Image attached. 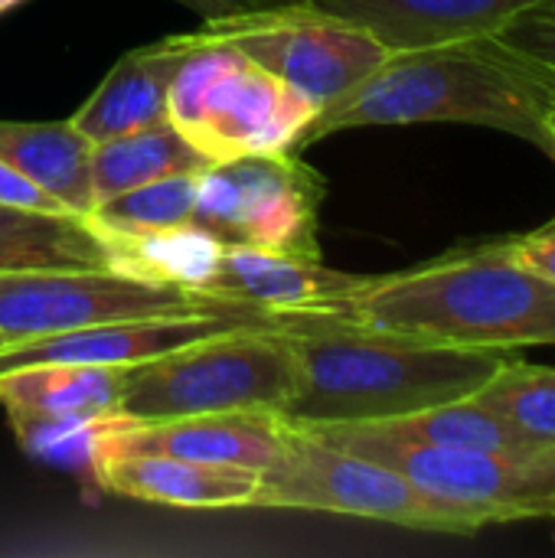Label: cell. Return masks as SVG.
Wrapping results in <instances>:
<instances>
[{
  "mask_svg": "<svg viewBox=\"0 0 555 558\" xmlns=\"http://www.w3.org/2000/svg\"><path fill=\"white\" fill-rule=\"evenodd\" d=\"M298 360L288 422L373 425L474 396L510 353L461 350L379 330L340 311L281 314Z\"/></svg>",
  "mask_w": 555,
  "mask_h": 558,
  "instance_id": "obj_1",
  "label": "cell"
},
{
  "mask_svg": "<svg viewBox=\"0 0 555 558\" xmlns=\"http://www.w3.org/2000/svg\"><path fill=\"white\" fill-rule=\"evenodd\" d=\"M555 75L497 33L389 52L350 95L311 118L298 154L317 141L379 124H478L546 147Z\"/></svg>",
  "mask_w": 555,
  "mask_h": 558,
  "instance_id": "obj_2",
  "label": "cell"
},
{
  "mask_svg": "<svg viewBox=\"0 0 555 558\" xmlns=\"http://www.w3.org/2000/svg\"><path fill=\"white\" fill-rule=\"evenodd\" d=\"M334 311L461 350L517 353L555 343V281L530 268L510 239L409 271L363 275Z\"/></svg>",
  "mask_w": 555,
  "mask_h": 558,
  "instance_id": "obj_3",
  "label": "cell"
},
{
  "mask_svg": "<svg viewBox=\"0 0 555 558\" xmlns=\"http://www.w3.org/2000/svg\"><path fill=\"white\" fill-rule=\"evenodd\" d=\"M298 392V360L281 330L268 324L232 327L124 369L118 415L160 422L203 412L262 409L285 415Z\"/></svg>",
  "mask_w": 555,
  "mask_h": 558,
  "instance_id": "obj_4",
  "label": "cell"
},
{
  "mask_svg": "<svg viewBox=\"0 0 555 558\" xmlns=\"http://www.w3.org/2000/svg\"><path fill=\"white\" fill-rule=\"evenodd\" d=\"M167 95V118L209 160L294 150L317 105L239 49L193 43Z\"/></svg>",
  "mask_w": 555,
  "mask_h": 558,
  "instance_id": "obj_5",
  "label": "cell"
},
{
  "mask_svg": "<svg viewBox=\"0 0 555 558\" xmlns=\"http://www.w3.org/2000/svg\"><path fill=\"white\" fill-rule=\"evenodd\" d=\"M304 428V425H301ZM321 441L373 458L478 526L555 520V448L478 451L393 438L376 425H314Z\"/></svg>",
  "mask_w": 555,
  "mask_h": 558,
  "instance_id": "obj_6",
  "label": "cell"
},
{
  "mask_svg": "<svg viewBox=\"0 0 555 558\" xmlns=\"http://www.w3.org/2000/svg\"><path fill=\"white\" fill-rule=\"evenodd\" d=\"M249 507L337 513L451 536H471L481 530L464 513L419 490L399 471L373 458L340 451L294 422L278 458L258 474Z\"/></svg>",
  "mask_w": 555,
  "mask_h": 558,
  "instance_id": "obj_7",
  "label": "cell"
},
{
  "mask_svg": "<svg viewBox=\"0 0 555 558\" xmlns=\"http://www.w3.org/2000/svg\"><path fill=\"white\" fill-rule=\"evenodd\" d=\"M324 177L298 150L249 154L196 173L190 222L222 245L321 255Z\"/></svg>",
  "mask_w": 555,
  "mask_h": 558,
  "instance_id": "obj_8",
  "label": "cell"
},
{
  "mask_svg": "<svg viewBox=\"0 0 555 558\" xmlns=\"http://www.w3.org/2000/svg\"><path fill=\"white\" fill-rule=\"evenodd\" d=\"M193 43H222L307 95L317 111L350 95L389 56L366 29L307 3L203 23Z\"/></svg>",
  "mask_w": 555,
  "mask_h": 558,
  "instance_id": "obj_9",
  "label": "cell"
},
{
  "mask_svg": "<svg viewBox=\"0 0 555 558\" xmlns=\"http://www.w3.org/2000/svg\"><path fill=\"white\" fill-rule=\"evenodd\" d=\"M252 311L222 304L196 294L193 288L170 281H147L114 268H79V271H3L0 275V333L13 343L69 333L111 320L141 317H186ZM262 314V311H252Z\"/></svg>",
  "mask_w": 555,
  "mask_h": 558,
  "instance_id": "obj_10",
  "label": "cell"
},
{
  "mask_svg": "<svg viewBox=\"0 0 555 558\" xmlns=\"http://www.w3.org/2000/svg\"><path fill=\"white\" fill-rule=\"evenodd\" d=\"M291 422L278 412L262 409H232V412H203L160 422H128L114 418L95 448L118 451H157L200 464L245 468L262 474L281 451Z\"/></svg>",
  "mask_w": 555,
  "mask_h": 558,
  "instance_id": "obj_11",
  "label": "cell"
},
{
  "mask_svg": "<svg viewBox=\"0 0 555 558\" xmlns=\"http://www.w3.org/2000/svg\"><path fill=\"white\" fill-rule=\"evenodd\" d=\"M272 314L252 311H219V314H186V317H141V320H111L69 333L20 340L0 350V373L29 366V363H95V366H134L203 337L268 324Z\"/></svg>",
  "mask_w": 555,
  "mask_h": 558,
  "instance_id": "obj_12",
  "label": "cell"
},
{
  "mask_svg": "<svg viewBox=\"0 0 555 558\" xmlns=\"http://www.w3.org/2000/svg\"><path fill=\"white\" fill-rule=\"evenodd\" d=\"M363 275L327 268L321 255L255 245H222L213 271L196 288L209 301L252 307L272 317L334 311Z\"/></svg>",
  "mask_w": 555,
  "mask_h": 558,
  "instance_id": "obj_13",
  "label": "cell"
},
{
  "mask_svg": "<svg viewBox=\"0 0 555 558\" xmlns=\"http://www.w3.org/2000/svg\"><path fill=\"white\" fill-rule=\"evenodd\" d=\"M88 474L108 494L141 504L173 507V510L249 507L258 487V474L245 468L200 464L173 454L118 451V448H95Z\"/></svg>",
  "mask_w": 555,
  "mask_h": 558,
  "instance_id": "obj_14",
  "label": "cell"
},
{
  "mask_svg": "<svg viewBox=\"0 0 555 558\" xmlns=\"http://www.w3.org/2000/svg\"><path fill=\"white\" fill-rule=\"evenodd\" d=\"M376 36L389 52L497 33L533 0H304Z\"/></svg>",
  "mask_w": 555,
  "mask_h": 558,
  "instance_id": "obj_15",
  "label": "cell"
},
{
  "mask_svg": "<svg viewBox=\"0 0 555 558\" xmlns=\"http://www.w3.org/2000/svg\"><path fill=\"white\" fill-rule=\"evenodd\" d=\"M190 49L193 46L186 43V36L177 33L160 43L124 52L69 121L92 144L164 121L170 82Z\"/></svg>",
  "mask_w": 555,
  "mask_h": 558,
  "instance_id": "obj_16",
  "label": "cell"
},
{
  "mask_svg": "<svg viewBox=\"0 0 555 558\" xmlns=\"http://www.w3.org/2000/svg\"><path fill=\"white\" fill-rule=\"evenodd\" d=\"M88 150L92 141L72 121H0V160L82 219L95 203Z\"/></svg>",
  "mask_w": 555,
  "mask_h": 558,
  "instance_id": "obj_17",
  "label": "cell"
},
{
  "mask_svg": "<svg viewBox=\"0 0 555 558\" xmlns=\"http://www.w3.org/2000/svg\"><path fill=\"white\" fill-rule=\"evenodd\" d=\"M128 366L95 363H29L0 373L3 412H46L82 418H121V386Z\"/></svg>",
  "mask_w": 555,
  "mask_h": 558,
  "instance_id": "obj_18",
  "label": "cell"
},
{
  "mask_svg": "<svg viewBox=\"0 0 555 558\" xmlns=\"http://www.w3.org/2000/svg\"><path fill=\"white\" fill-rule=\"evenodd\" d=\"M206 167L209 160L177 131L170 118H164L147 128L92 144L88 150L92 199L101 203L141 183L173 177V173H200Z\"/></svg>",
  "mask_w": 555,
  "mask_h": 558,
  "instance_id": "obj_19",
  "label": "cell"
},
{
  "mask_svg": "<svg viewBox=\"0 0 555 558\" xmlns=\"http://www.w3.org/2000/svg\"><path fill=\"white\" fill-rule=\"evenodd\" d=\"M43 268H108V248L82 216L0 203V275Z\"/></svg>",
  "mask_w": 555,
  "mask_h": 558,
  "instance_id": "obj_20",
  "label": "cell"
},
{
  "mask_svg": "<svg viewBox=\"0 0 555 558\" xmlns=\"http://www.w3.org/2000/svg\"><path fill=\"white\" fill-rule=\"evenodd\" d=\"M105 248H108V268L114 271L137 275L147 281H170V284H183L196 291L203 278L213 271L222 242L213 232L190 222V226H177L164 232L114 239V242H105Z\"/></svg>",
  "mask_w": 555,
  "mask_h": 558,
  "instance_id": "obj_21",
  "label": "cell"
},
{
  "mask_svg": "<svg viewBox=\"0 0 555 558\" xmlns=\"http://www.w3.org/2000/svg\"><path fill=\"white\" fill-rule=\"evenodd\" d=\"M193 203H196V173H173L95 203L85 222L101 242H114V239L190 226Z\"/></svg>",
  "mask_w": 555,
  "mask_h": 558,
  "instance_id": "obj_22",
  "label": "cell"
},
{
  "mask_svg": "<svg viewBox=\"0 0 555 558\" xmlns=\"http://www.w3.org/2000/svg\"><path fill=\"white\" fill-rule=\"evenodd\" d=\"M474 399L533 448H555V366L523 363L510 353Z\"/></svg>",
  "mask_w": 555,
  "mask_h": 558,
  "instance_id": "obj_23",
  "label": "cell"
},
{
  "mask_svg": "<svg viewBox=\"0 0 555 558\" xmlns=\"http://www.w3.org/2000/svg\"><path fill=\"white\" fill-rule=\"evenodd\" d=\"M379 432L419 445L438 448H478V451H536L514 428H507L494 412H487L474 396L432 405L393 422H373Z\"/></svg>",
  "mask_w": 555,
  "mask_h": 558,
  "instance_id": "obj_24",
  "label": "cell"
},
{
  "mask_svg": "<svg viewBox=\"0 0 555 558\" xmlns=\"http://www.w3.org/2000/svg\"><path fill=\"white\" fill-rule=\"evenodd\" d=\"M20 448L46 464L85 468L92 464L95 441L114 418H82V415H46V412H7Z\"/></svg>",
  "mask_w": 555,
  "mask_h": 558,
  "instance_id": "obj_25",
  "label": "cell"
},
{
  "mask_svg": "<svg viewBox=\"0 0 555 558\" xmlns=\"http://www.w3.org/2000/svg\"><path fill=\"white\" fill-rule=\"evenodd\" d=\"M497 36L555 75V0H533L517 16H510Z\"/></svg>",
  "mask_w": 555,
  "mask_h": 558,
  "instance_id": "obj_26",
  "label": "cell"
},
{
  "mask_svg": "<svg viewBox=\"0 0 555 558\" xmlns=\"http://www.w3.org/2000/svg\"><path fill=\"white\" fill-rule=\"evenodd\" d=\"M0 203L3 206H26V209H43V213H69L52 193L36 186L29 177L13 170L10 163L0 160ZM75 216V213H72Z\"/></svg>",
  "mask_w": 555,
  "mask_h": 558,
  "instance_id": "obj_27",
  "label": "cell"
},
{
  "mask_svg": "<svg viewBox=\"0 0 555 558\" xmlns=\"http://www.w3.org/2000/svg\"><path fill=\"white\" fill-rule=\"evenodd\" d=\"M180 3L190 7L203 23H213V20L249 16V13H262V10L298 7V3H304V0H180Z\"/></svg>",
  "mask_w": 555,
  "mask_h": 558,
  "instance_id": "obj_28",
  "label": "cell"
},
{
  "mask_svg": "<svg viewBox=\"0 0 555 558\" xmlns=\"http://www.w3.org/2000/svg\"><path fill=\"white\" fill-rule=\"evenodd\" d=\"M510 245H514V252L530 268H536L540 275H546L550 281H555V222L536 229V232H527V235L510 239Z\"/></svg>",
  "mask_w": 555,
  "mask_h": 558,
  "instance_id": "obj_29",
  "label": "cell"
},
{
  "mask_svg": "<svg viewBox=\"0 0 555 558\" xmlns=\"http://www.w3.org/2000/svg\"><path fill=\"white\" fill-rule=\"evenodd\" d=\"M543 154L555 160V105L550 108V114H546V147H543Z\"/></svg>",
  "mask_w": 555,
  "mask_h": 558,
  "instance_id": "obj_30",
  "label": "cell"
},
{
  "mask_svg": "<svg viewBox=\"0 0 555 558\" xmlns=\"http://www.w3.org/2000/svg\"><path fill=\"white\" fill-rule=\"evenodd\" d=\"M16 3H23V0H0V13L10 10V7H16Z\"/></svg>",
  "mask_w": 555,
  "mask_h": 558,
  "instance_id": "obj_31",
  "label": "cell"
},
{
  "mask_svg": "<svg viewBox=\"0 0 555 558\" xmlns=\"http://www.w3.org/2000/svg\"><path fill=\"white\" fill-rule=\"evenodd\" d=\"M10 343H13V340H10L7 333H0V350H3V347H10Z\"/></svg>",
  "mask_w": 555,
  "mask_h": 558,
  "instance_id": "obj_32",
  "label": "cell"
}]
</instances>
